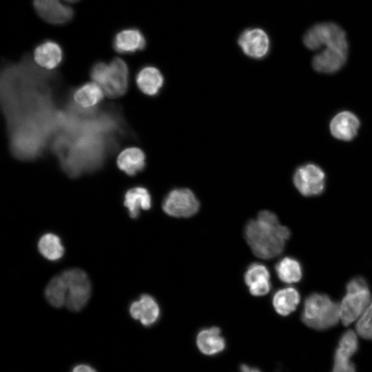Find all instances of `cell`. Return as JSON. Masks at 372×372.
<instances>
[{"label": "cell", "instance_id": "cell-1", "mask_svg": "<svg viewBox=\"0 0 372 372\" xmlns=\"http://www.w3.org/2000/svg\"><path fill=\"white\" fill-rule=\"evenodd\" d=\"M244 234L253 253L262 259L280 255L291 236L289 228L280 223L274 213L267 210L247 223Z\"/></svg>", "mask_w": 372, "mask_h": 372}, {"label": "cell", "instance_id": "cell-2", "mask_svg": "<svg viewBox=\"0 0 372 372\" xmlns=\"http://www.w3.org/2000/svg\"><path fill=\"white\" fill-rule=\"evenodd\" d=\"M301 318L307 327L316 330L333 327L340 320L339 304L327 294L313 293L304 300Z\"/></svg>", "mask_w": 372, "mask_h": 372}, {"label": "cell", "instance_id": "cell-3", "mask_svg": "<svg viewBox=\"0 0 372 372\" xmlns=\"http://www.w3.org/2000/svg\"><path fill=\"white\" fill-rule=\"evenodd\" d=\"M371 303V292L365 278L358 276L346 285V293L339 304L340 319L345 326L360 317Z\"/></svg>", "mask_w": 372, "mask_h": 372}, {"label": "cell", "instance_id": "cell-4", "mask_svg": "<svg viewBox=\"0 0 372 372\" xmlns=\"http://www.w3.org/2000/svg\"><path fill=\"white\" fill-rule=\"evenodd\" d=\"M305 46L312 50L322 46L347 50L348 44L344 31L331 22L320 23L312 26L303 37Z\"/></svg>", "mask_w": 372, "mask_h": 372}, {"label": "cell", "instance_id": "cell-5", "mask_svg": "<svg viewBox=\"0 0 372 372\" xmlns=\"http://www.w3.org/2000/svg\"><path fill=\"white\" fill-rule=\"evenodd\" d=\"M67 286L65 305L72 311H81L87 304L91 285L87 274L80 269H70L61 275Z\"/></svg>", "mask_w": 372, "mask_h": 372}, {"label": "cell", "instance_id": "cell-6", "mask_svg": "<svg viewBox=\"0 0 372 372\" xmlns=\"http://www.w3.org/2000/svg\"><path fill=\"white\" fill-rule=\"evenodd\" d=\"M325 181V173L321 167L313 163L298 167L293 176L296 188L306 197L320 195L324 190Z\"/></svg>", "mask_w": 372, "mask_h": 372}, {"label": "cell", "instance_id": "cell-7", "mask_svg": "<svg viewBox=\"0 0 372 372\" xmlns=\"http://www.w3.org/2000/svg\"><path fill=\"white\" fill-rule=\"evenodd\" d=\"M199 201L187 188H177L165 197L162 207L167 215L176 218H189L199 209Z\"/></svg>", "mask_w": 372, "mask_h": 372}, {"label": "cell", "instance_id": "cell-8", "mask_svg": "<svg viewBox=\"0 0 372 372\" xmlns=\"http://www.w3.org/2000/svg\"><path fill=\"white\" fill-rule=\"evenodd\" d=\"M242 51L247 56L260 59L267 56L270 48L267 34L260 28H251L243 31L238 39Z\"/></svg>", "mask_w": 372, "mask_h": 372}, {"label": "cell", "instance_id": "cell-9", "mask_svg": "<svg viewBox=\"0 0 372 372\" xmlns=\"http://www.w3.org/2000/svg\"><path fill=\"white\" fill-rule=\"evenodd\" d=\"M33 5L39 16L52 24H64L73 16L72 8L64 0H33Z\"/></svg>", "mask_w": 372, "mask_h": 372}, {"label": "cell", "instance_id": "cell-10", "mask_svg": "<svg viewBox=\"0 0 372 372\" xmlns=\"http://www.w3.org/2000/svg\"><path fill=\"white\" fill-rule=\"evenodd\" d=\"M358 342L355 333L348 330L341 336L334 355L332 372H355L351 358L358 351Z\"/></svg>", "mask_w": 372, "mask_h": 372}, {"label": "cell", "instance_id": "cell-11", "mask_svg": "<svg viewBox=\"0 0 372 372\" xmlns=\"http://www.w3.org/2000/svg\"><path fill=\"white\" fill-rule=\"evenodd\" d=\"M110 73L103 87L105 94L110 98L123 95L128 85V68L126 63L120 58H114L109 64Z\"/></svg>", "mask_w": 372, "mask_h": 372}, {"label": "cell", "instance_id": "cell-12", "mask_svg": "<svg viewBox=\"0 0 372 372\" xmlns=\"http://www.w3.org/2000/svg\"><path fill=\"white\" fill-rule=\"evenodd\" d=\"M131 316L145 326L154 324L160 317V308L155 299L147 294H143L132 302L130 306Z\"/></svg>", "mask_w": 372, "mask_h": 372}, {"label": "cell", "instance_id": "cell-13", "mask_svg": "<svg viewBox=\"0 0 372 372\" xmlns=\"http://www.w3.org/2000/svg\"><path fill=\"white\" fill-rule=\"evenodd\" d=\"M249 292L255 296L266 295L271 289L270 273L267 267L260 263L250 265L244 275Z\"/></svg>", "mask_w": 372, "mask_h": 372}, {"label": "cell", "instance_id": "cell-14", "mask_svg": "<svg viewBox=\"0 0 372 372\" xmlns=\"http://www.w3.org/2000/svg\"><path fill=\"white\" fill-rule=\"evenodd\" d=\"M360 123L352 112L344 111L335 115L330 123V131L336 138L349 141L357 135Z\"/></svg>", "mask_w": 372, "mask_h": 372}, {"label": "cell", "instance_id": "cell-15", "mask_svg": "<svg viewBox=\"0 0 372 372\" xmlns=\"http://www.w3.org/2000/svg\"><path fill=\"white\" fill-rule=\"evenodd\" d=\"M347 58V50L326 48L313 57L312 65L318 72L333 73L344 65Z\"/></svg>", "mask_w": 372, "mask_h": 372}, {"label": "cell", "instance_id": "cell-16", "mask_svg": "<svg viewBox=\"0 0 372 372\" xmlns=\"http://www.w3.org/2000/svg\"><path fill=\"white\" fill-rule=\"evenodd\" d=\"M146 45L143 33L136 28L123 30L115 35L113 40L114 50L121 54H132L142 50Z\"/></svg>", "mask_w": 372, "mask_h": 372}, {"label": "cell", "instance_id": "cell-17", "mask_svg": "<svg viewBox=\"0 0 372 372\" xmlns=\"http://www.w3.org/2000/svg\"><path fill=\"white\" fill-rule=\"evenodd\" d=\"M34 59L41 67L52 70L61 63L63 59V52L57 43L46 41L34 49Z\"/></svg>", "mask_w": 372, "mask_h": 372}, {"label": "cell", "instance_id": "cell-18", "mask_svg": "<svg viewBox=\"0 0 372 372\" xmlns=\"http://www.w3.org/2000/svg\"><path fill=\"white\" fill-rule=\"evenodd\" d=\"M138 89L147 96L157 95L164 84L160 70L154 66H145L139 70L136 77Z\"/></svg>", "mask_w": 372, "mask_h": 372}, {"label": "cell", "instance_id": "cell-19", "mask_svg": "<svg viewBox=\"0 0 372 372\" xmlns=\"http://www.w3.org/2000/svg\"><path fill=\"white\" fill-rule=\"evenodd\" d=\"M196 344L203 354L214 355L223 351L226 344L220 329L213 327L203 329L198 333Z\"/></svg>", "mask_w": 372, "mask_h": 372}, {"label": "cell", "instance_id": "cell-20", "mask_svg": "<svg viewBox=\"0 0 372 372\" xmlns=\"http://www.w3.org/2000/svg\"><path fill=\"white\" fill-rule=\"evenodd\" d=\"M116 163L121 170L129 176H134L145 168V155L138 147H127L118 154Z\"/></svg>", "mask_w": 372, "mask_h": 372}, {"label": "cell", "instance_id": "cell-21", "mask_svg": "<svg viewBox=\"0 0 372 372\" xmlns=\"http://www.w3.org/2000/svg\"><path fill=\"white\" fill-rule=\"evenodd\" d=\"M124 205L128 209L130 216L136 218L141 210H147L151 207V196L145 187L131 188L125 194Z\"/></svg>", "mask_w": 372, "mask_h": 372}, {"label": "cell", "instance_id": "cell-22", "mask_svg": "<svg viewBox=\"0 0 372 372\" xmlns=\"http://www.w3.org/2000/svg\"><path fill=\"white\" fill-rule=\"evenodd\" d=\"M300 300L299 292L293 287H285L278 290L272 299L276 311L285 316L294 311Z\"/></svg>", "mask_w": 372, "mask_h": 372}, {"label": "cell", "instance_id": "cell-23", "mask_svg": "<svg viewBox=\"0 0 372 372\" xmlns=\"http://www.w3.org/2000/svg\"><path fill=\"white\" fill-rule=\"evenodd\" d=\"M103 97V88L95 82H89L81 85L73 94L74 101L83 107H93Z\"/></svg>", "mask_w": 372, "mask_h": 372}, {"label": "cell", "instance_id": "cell-24", "mask_svg": "<svg viewBox=\"0 0 372 372\" xmlns=\"http://www.w3.org/2000/svg\"><path fill=\"white\" fill-rule=\"evenodd\" d=\"M276 274L280 281L296 283L302 278V267L300 262L293 257H284L275 266Z\"/></svg>", "mask_w": 372, "mask_h": 372}, {"label": "cell", "instance_id": "cell-25", "mask_svg": "<svg viewBox=\"0 0 372 372\" xmlns=\"http://www.w3.org/2000/svg\"><path fill=\"white\" fill-rule=\"evenodd\" d=\"M39 252L49 260H59L63 255L64 247L59 237L48 233L41 236L38 243Z\"/></svg>", "mask_w": 372, "mask_h": 372}, {"label": "cell", "instance_id": "cell-26", "mask_svg": "<svg viewBox=\"0 0 372 372\" xmlns=\"http://www.w3.org/2000/svg\"><path fill=\"white\" fill-rule=\"evenodd\" d=\"M67 286L62 276L53 278L47 285L45 291V298L54 307H61L65 304L67 298Z\"/></svg>", "mask_w": 372, "mask_h": 372}, {"label": "cell", "instance_id": "cell-27", "mask_svg": "<svg viewBox=\"0 0 372 372\" xmlns=\"http://www.w3.org/2000/svg\"><path fill=\"white\" fill-rule=\"evenodd\" d=\"M355 328L361 337L372 340V301L360 317Z\"/></svg>", "mask_w": 372, "mask_h": 372}, {"label": "cell", "instance_id": "cell-28", "mask_svg": "<svg viewBox=\"0 0 372 372\" xmlns=\"http://www.w3.org/2000/svg\"><path fill=\"white\" fill-rule=\"evenodd\" d=\"M110 73V66L103 62H98L92 66L90 70V77L102 88L105 85Z\"/></svg>", "mask_w": 372, "mask_h": 372}, {"label": "cell", "instance_id": "cell-29", "mask_svg": "<svg viewBox=\"0 0 372 372\" xmlns=\"http://www.w3.org/2000/svg\"><path fill=\"white\" fill-rule=\"evenodd\" d=\"M71 372H97L92 366L81 364L75 366Z\"/></svg>", "mask_w": 372, "mask_h": 372}, {"label": "cell", "instance_id": "cell-30", "mask_svg": "<svg viewBox=\"0 0 372 372\" xmlns=\"http://www.w3.org/2000/svg\"><path fill=\"white\" fill-rule=\"evenodd\" d=\"M240 371L241 372H261L259 369L251 367L246 364H242L240 366Z\"/></svg>", "mask_w": 372, "mask_h": 372}, {"label": "cell", "instance_id": "cell-31", "mask_svg": "<svg viewBox=\"0 0 372 372\" xmlns=\"http://www.w3.org/2000/svg\"><path fill=\"white\" fill-rule=\"evenodd\" d=\"M79 0H64V1L67 3H73L77 2Z\"/></svg>", "mask_w": 372, "mask_h": 372}]
</instances>
